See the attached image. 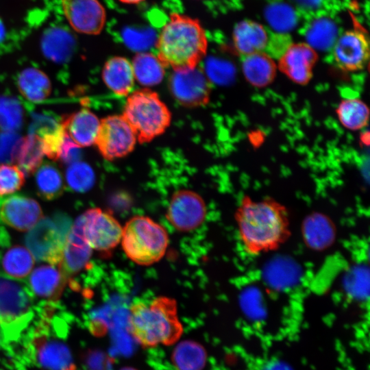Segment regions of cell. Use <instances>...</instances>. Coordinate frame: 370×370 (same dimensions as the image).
Segmentation results:
<instances>
[{
    "mask_svg": "<svg viewBox=\"0 0 370 370\" xmlns=\"http://www.w3.org/2000/svg\"><path fill=\"white\" fill-rule=\"evenodd\" d=\"M239 241L252 256L278 249L291 235L287 208L271 197L254 199L245 195L234 214Z\"/></svg>",
    "mask_w": 370,
    "mask_h": 370,
    "instance_id": "cell-1",
    "label": "cell"
},
{
    "mask_svg": "<svg viewBox=\"0 0 370 370\" xmlns=\"http://www.w3.org/2000/svg\"><path fill=\"white\" fill-rule=\"evenodd\" d=\"M157 57L173 71L197 66L206 54L208 39L197 18L173 12L156 41Z\"/></svg>",
    "mask_w": 370,
    "mask_h": 370,
    "instance_id": "cell-2",
    "label": "cell"
},
{
    "mask_svg": "<svg viewBox=\"0 0 370 370\" xmlns=\"http://www.w3.org/2000/svg\"><path fill=\"white\" fill-rule=\"evenodd\" d=\"M128 326L133 338L147 348L173 345L183 333L177 303L166 296L132 302L129 307Z\"/></svg>",
    "mask_w": 370,
    "mask_h": 370,
    "instance_id": "cell-3",
    "label": "cell"
},
{
    "mask_svg": "<svg viewBox=\"0 0 370 370\" xmlns=\"http://www.w3.org/2000/svg\"><path fill=\"white\" fill-rule=\"evenodd\" d=\"M122 116L140 143H149L162 134L171 122V113L157 92L144 88L127 97Z\"/></svg>",
    "mask_w": 370,
    "mask_h": 370,
    "instance_id": "cell-4",
    "label": "cell"
},
{
    "mask_svg": "<svg viewBox=\"0 0 370 370\" xmlns=\"http://www.w3.org/2000/svg\"><path fill=\"white\" fill-rule=\"evenodd\" d=\"M121 243L130 260L138 265L149 266L164 256L169 236L160 223L147 216L136 215L123 227Z\"/></svg>",
    "mask_w": 370,
    "mask_h": 370,
    "instance_id": "cell-5",
    "label": "cell"
},
{
    "mask_svg": "<svg viewBox=\"0 0 370 370\" xmlns=\"http://www.w3.org/2000/svg\"><path fill=\"white\" fill-rule=\"evenodd\" d=\"M33 317V297L29 288L0 273V331L4 338L16 339Z\"/></svg>",
    "mask_w": 370,
    "mask_h": 370,
    "instance_id": "cell-6",
    "label": "cell"
},
{
    "mask_svg": "<svg viewBox=\"0 0 370 370\" xmlns=\"http://www.w3.org/2000/svg\"><path fill=\"white\" fill-rule=\"evenodd\" d=\"M137 138L122 115L108 116L100 121L95 145L106 160L127 156L134 149Z\"/></svg>",
    "mask_w": 370,
    "mask_h": 370,
    "instance_id": "cell-7",
    "label": "cell"
},
{
    "mask_svg": "<svg viewBox=\"0 0 370 370\" xmlns=\"http://www.w3.org/2000/svg\"><path fill=\"white\" fill-rule=\"evenodd\" d=\"M80 217L84 237L91 249L107 253L121 243L123 227L108 211L92 208Z\"/></svg>",
    "mask_w": 370,
    "mask_h": 370,
    "instance_id": "cell-8",
    "label": "cell"
},
{
    "mask_svg": "<svg viewBox=\"0 0 370 370\" xmlns=\"http://www.w3.org/2000/svg\"><path fill=\"white\" fill-rule=\"evenodd\" d=\"M206 212L205 201L198 193L188 189H180L171 196L166 218L175 230L187 232L197 229L204 223Z\"/></svg>",
    "mask_w": 370,
    "mask_h": 370,
    "instance_id": "cell-9",
    "label": "cell"
},
{
    "mask_svg": "<svg viewBox=\"0 0 370 370\" xmlns=\"http://www.w3.org/2000/svg\"><path fill=\"white\" fill-rule=\"evenodd\" d=\"M169 89L181 105L195 108L205 106L209 102L211 84L202 69L196 66L173 71L169 79Z\"/></svg>",
    "mask_w": 370,
    "mask_h": 370,
    "instance_id": "cell-10",
    "label": "cell"
},
{
    "mask_svg": "<svg viewBox=\"0 0 370 370\" xmlns=\"http://www.w3.org/2000/svg\"><path fill=\"white\" fill-rule=\"evenodd\" d=\"M65 241L53 221L44 217L25 236V245L34 259L54 265L60 262Z\"/></svg>",
    "mask_w": 370,
    "mask_h": 370,
    "instance_id": "cell-11",
    "label": "cell"
},
{
    "mask_svg": "<svg viewBox=\"0 0 370 370\" xmlns=\"http://www.w3.org/2000/svg\"><path fill=\"white\" fill-rule=\"evenodd\" d=\"M369 58V40L361 30L344 32L338 37L332 47L333 62L343 71H360L366 66Z\"/></svg>",
    "mask_w": 370,
    "mask_h": 370,
    "instance_id": "cell-12",
    "label": "cell"
},
{
    "mask_svg": "<svg viewBox=\"0 0 370 370\" xmlns=\"http://www.w3.org/2000/svg\"><path fill=\"white\" fill-rule=\"evenodd\" d=\"M66 18L77 32L97 35L106 21V12L99 0H62Z\"/></svg>",
    "mask_w": 370,
    "mask_h": 370,
    "instance_id": "cell-13",
    "label": "cell"
},
{
    "mask_svg": "<svg viewBox=\"0 0 370 370\" xmlns=\"http://www.w3.org/2000/svg\"><path fill=\"white\" fill-rule=\"evenodd\" d=\"M317 60L316 51L306 42L291 43L278 59V68L294 82L305 85L312 77Z\"/></svg>",
    "mask_w": 370,
    "mask_h": 370,
    "instance_id": "cell-14",
    "label": "cell"
},
{
    "mask_svg": "<svg viewBox=\"0 0 370 370\" xmlns=\"http://www.w3.org/2000/svg\"><path fill=\"white\" fill-rule=\"evenodd\" d=\"M42 211L34 199L13 195L4 199L0 207V219L10 227L21 232L32 229L42 218Z\"/></svg>",
    "mask_w": 370,
    "mask_h": 370,
    "instance_id": "cell-15",
    "label": "cell"
},
{
    "mask_svg": "<svg viewBox=\"0 0 370 370\" xmlns=\"http://www.w3.org/2000/svg\"><path fill=\"white\" fill-rule=\"evenodd\" d=\"M37 362L47 370H75L71 352L62 342L50 338L45 331L38 330L32 341Z\"/></svg>",
    "mask_w": 370,
    "mask_h": 370,
    "instance_id": "cell-16",
    "label": "cell"
},
{
    "mask_svg": "<svg viewBox=\"0 0 370 370\" xmlns=\"http://www.w3.org/2000/svg\"><path fill=\"white\" fill-rule=\"evenodd\" d=\"M91 247L85 240L81 217L75 221L66 238L58 266L69 276L76 274L84 269L91 256Z\"/></svg>",
    "mask_w": 370,
    "mask_h": 370,
    "instance_id": "cell-17",
    "label": "cell"
},
{
    "mask_svg": "<svg viewBox=\"0 0 370 370\" xmlns=\"http://www.w3.org/2000/svg\"><path fill=\"white\" fill-rule=\"evenodd\" d=\"M67 282V276L58 265L43 264L31 273L28 288L38 297L53 301L61 296Z\"/></svg>",
    "mask_w": 370,
    "mask_h": 370,
    "instance_id": "cell-18",
    "label": "cell"
},
{
    "mask_svg": "<svg viewBox=\"0 0 370 370\" xmlns=\"http://www.w3.org/2000/svg\"><path fill=\"white\" fill-rule=\"evenodd\" d=\"M60 124L66 137L81 148L95 144L100 121L92 111L82 108L64 118Z\"/></svg>",
    "mask_w": 370,
    "mask_h": 370,
    "instance_id": "cell-19",
    "label": "cell"
},
{
    "mask_svg": "<svg viewBox=\"0 0 370 370\" xmlns=\"http://www.w3.org/2000/svg\"><path fill=\"white\" fill-rule=\"evenodd\" d=\"M101 77L106 86L119 96H128L135 81L132 63L122 56H114L107 60Z\"/></svg>",
    "mask_w": 370,
    "mask_h": 370,
    "instance_id": "cell-20",
    "label": "cell"
},
{
    "mask_svg": "<svg viewBox=\"0 0 370 370\" xmlns=\"http://www.w3.org/2000/svg\"><path fill=\"white\" fill-rule=\"evenodd\" d=\"M269 40L265 28L253 21L239 22L233 31L234 47L242 56L264 51Z\"/></svg>",
    "mask_w": 370,
    "mask_h": 370,
    "instance_id": "cell-21",
    "label": "cell"
},
{
    "mask_svg": "<svg viewBox=\"0 0 370 370\" xmlns=\"http://www.w3.org/2000/svg\"><path fill=\"white\" fill-rule=\"evenodd\" d=\"M241 66L247 81L256 87L268 86L275 77V62L264 51L243 56Z\"/></svg>",
    "mask_w": 370,
    "mask_h": 370,
    "instance_id": "cell-22",
    "label": "cell"
},
{
    "mask_svg": "<svg viewBox=\"0 0 370 370\" xmlns=\"http://www.w3.org/2000/svg\"><path fill=\"white\" fill-rule=\"evenodd\" d=\"M17 85L21 95L33 102L44 101L51 91V82L47 75L36 68L24 69L18 75Z\"/></svg>",
    "mask_w": 370,
    "mask_h": 370,
    "instance_id": "cell-23",
    "label": "cell"
},
{
    "mask_svg": "<svg viewBox=\"0 0 370 370\" xmlns=\"http://www.w3.org/2000/svg\"><path fill=\"white\" fill-rule=\"evenodd\" d=\"M131 63L135 80L145 88L158 85L162 81L165 67L153 53H138Z\"/></svg>",
    "mask_w": 370,
    "mask_h": 370,
    "instance_id": "cell-24",
    "label": "cell"
},
{
    "mask_svg": "<svg viewBox=\"0 0 370 370\" xmlns=\"http://www.w3.org/2000/svg\"><path fill=\"white\" fill-rule=\"evenodd\" d=\"M74 48V39L66 30L54 27L48 29L42 38V49L45 56L56 62L69 59Z\"/></svg>",
    "mask_w": 370,
    "mask_h": 370,
    "instance_id": "cell-25",
    "label": "cell"
},
{
    "mask_svg": "<svg viewBox=\"0 0 370 370\" xmlns=\"http://www.w3.org/2000/svg\"><path fill=\"white\" fill-rule=\"evenodd\" d=\"M34 265V256L27 248L21 245L10 247L1 258L2 269L10 278H25L31 273Z\"/></svg>",
    "mask_w": 370,
    "mask_h": 370,
    "instance_id": "cell-26",
    "label": "cell"
},
{
    "mask_svg": "<svg viewBox=\"0 0 370 370\" xmlns=\"http://www.w3.org/2000/svg\"><path fill=\"white\" fill-rule=\"evenodd\" d=\"M44 156L39 137L32 134L18 142L15 149L14 160L24 173L29 175L39 168Z\"/></svg>",
    "mask_w": 370,
    "mask_h": 370,
    "instance_id": "cell-27",
    "label": "cell"
},
{
    "mask_svg": "<svg viewBox=\"0 0 370 370\" xmlns=\"http://www.w3.org/2000/svg\"><path fill=\"white\" fill-rule=\"evenodd\" d=\"M334 233L332 223L323 216H311L304 223V238L315 249H323L330 245L334 238Z\"/></svg>",
    "mask_w": 370,
    "mask_h": 370,
    "instance_id": "cell-28",
    "label": "cell"
},
{
    "mask_svg": "<svg viewBox=\"0 0 370 370\" xmlns=\"http://www.w3.org/2000/svg\"><path fill=\"white\" fill-rule=\"evenodd\" d=\"M338 37L337 27L328 18L316 19L308 27L305 32L306 43L314 50L330 49Z\"/></svg>",
    "mask_w": 370,
    "mask_h": 370,
    "instance_id": "cell-29",
    "label": "cell"
},
{
    "mask_svg": "<svg viewBox=\"0 0 370 370\" xmlns=\"http://www.w3.org/2000/svg\"><path fill=\"white\" fill-rule=\"evenodd\" d=\"M336 113L341 123L351 130H360L365 127L369 121V108L359 99L343 100L337 108Z\"/></svg>",
    "mask_w": 370,
    "mask_h": 370,
    "instance_id": "cell-30",
    "label": "cell"
},
{
    "mask_svg": "<svg viewBox=\"0 0 370 370\" xmlns=\"http://www.w3.org/2000/svg\"><path fill=\"white\" fill-rule=\"evenodd\" d=\"M36 183L39 195L47 200L59 197L64 191L60 172L53 165L45 164L36 170Z\"/></svg>",
    "mask_w": 370,
    "mask_h": 370,
    "instance_id": "cell-31",
    "label": "cell"
},
{
    "mask_svg": "<svg viewBox=\"0 0 370 370\" xmlns=\"http://www.w3.org/2000/svg\"><path fill=\"white\" fill-rule=\"evenodd\" d=\"M206 360L204 348L193 342L179 344L173 354V361L177 370H201Z\"/></svg>",
    "mask_w": 370,
    "mask_h": 370,
    "instance_id": "cell-32",
    "label": "cell"
},
{
    "mask_svg": "<svg viewBox=\"0 0 370 370\" xmlns=\"http://www.w3.org/2000/svg\"><path fill=\"white\" fill-rule=\"evenodd\" d=\"M41 142L44 154L53 160H60L65 134L61 124L53 123L36 133Z\"/></svg>",
    "mask_w": 370,
    "mask_h": 370,
    "instance_id": "cell-33",
    "label": "cell"
},
{
    "mask_svg": "<svg viewBox=\"0 0 370 370\" xmlns=\"http://www.w3.org/2000/svg\"><path fill=\"white\" fill-rule=\"evenodd\" d=\"M266 18L270 26L281 33L293 29L297 23L293 9L286 3H274L266 10Z\"/></svg>",
    "mask_w": 370,
    "mask_h": 370,
    "instance_id": "cell-34",
    "label": "cell"
},
{
    "mask_svg": "<svg viewBox=\"0 0 370 370\" xmlns=\"http://www.w3.org/2000/svg\"><path fill=\"white\" fill-rule=\"evenodd\" d=\"M66 180L70 188L82 193L92 187L95 182V174L88 164L76 161L68 166Z\"/></svg>",
    "mask_w": 370,
    "mask_h": 370,
    "instance_id": "cell-35",
    "label": "cell"
},
{
    "mask_svg": "<svg viewBox=\"0 0 370 370\" xmlns=\"http://www.w3.org/2000/svg\"><path fill=\"white\" fill-rule=\"evenodd\" d=\"M23 118V110L17 101L10 97H0V131L11 132L17 130Z\"/></svg>",
    "mask_w": 370,
    "mask_h": 370,
    "instance_id": "cell-36",
    "label": "cell"
},
{
    "mask_svg": "<svg viewBox=\"0 0 370 370\" xmlns=\"http://www.w3.org/2000/svg\"><path fill=\"white\" fill-rule=\"evenodd\" d=\"M25 173L17 166L10 164H0V195H11L23 186Z\"/></svg>",
    "mask_w": 370,
    "mask_h": 370,
    "instance_id": "cell-37",
    "label": "cell"
},
{
    "mask_svg": "<svg viewBox=\"0 0 370 370\" xmlns=\"http://www.w3.org/2000/svg\"><path fill=\"white\" fill-rule=\"evenodd\" d=\"M299 3L305 6H314L318 3L320 0H296Z\"/></svg>",
    "mask_w": 370,
    "mask_h": 370,
    "instance_id": "cell-38",
    "label": "cell"
},
{
    "mask_svg": "<svg viewBox=\"0 0 370 370\" xmlns=\"http://www.w3.org/2000/svg\"><path fill=\"white\" fill-rule=\"evenodd\" d=\"M120 2L125 4H138L145 0H119Z\"/></svg>",
    "mask_w": 370,
    "mask_h": 370,
    "instance_id": "cell-39",
    "label": "cell"
},
{
    "mask_svg": "<svg viewBox=\"0 0 370 370\" xmlns=\"http://www.w3.org/2000/svg\"><path fill=\"white\" fill-rule=\"evenodd\" d=\"M123 370H134V369H130V368H127V369H123Z\"/></svg>",
    "mask_w": 370,
    "mask_h": 370,
    "instance_id": "cell-40",
    "label": "cell"
}]
</instances>
